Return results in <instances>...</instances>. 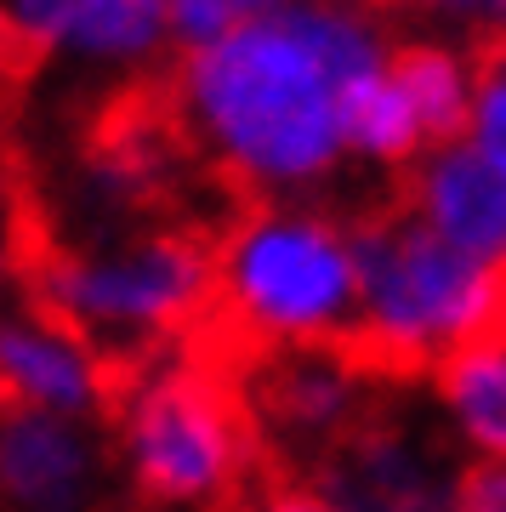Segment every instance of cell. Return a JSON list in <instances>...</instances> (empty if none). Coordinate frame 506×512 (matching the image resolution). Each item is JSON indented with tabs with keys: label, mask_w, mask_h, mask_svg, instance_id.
I'll return each instance as SVG.
<instances>
[{
	"label": "cell",
	"mask_w": 506,
	"mask_h": 512,
	"mask_svg": "<svg viewBox=\"0 0 506 512\" xmlns=\"http://www.w3.org/2000/svg\"><path fill=\"white\" fill-rule=\"evenodd\" d=\"M342 148H347V165H364V171H381V177H404L427 154V137H421L416 114H410V103H404V92L393 86L387 69L347 92Z\"/></svg>",
	"instance_id": "obj_14"
},
{
	"label": "cell",
	"mask_w": 506,
	"mask_h": 512,
	"mask_svg": "<svg viewBox=\"0 0 506 512\" xmlns=\"http://www.w3.org/2000/svg\"><path fill=\"white\" fill-rule=\"evenodd\" d=\"M398 205L433 228L438 239H450L455 251L495 262L506 256V160H489L484 148H472L467 137L444 148H427L404 177H398Z\"/></svg>",
	"instance_id": "obj_11"
},
{
	"label": "cell",
	"mask_w": 506,
	"mask_h": 512,
	"mask_svg": "<svg viewBox=\"0 0 506 512\" xmlns=\"http://www.w3.org/2000/svg\"><path fill=\"white\" fill-rule=\"evenodd\" d=\"M29 57H69L86 69H148L171 46L165 0H0Z\"/></svg>",
	"instance_id": "obj_10"
},
{
	"label": "cell",
	"mask_w": 506,
	"mask_h": 512,
	"mask_svg": "<svg viewBox=\"0 0 506 512\" xmlns=\"http://www.w3.org/2000/svg\"><path fill=\"white\" fill-rule=\"evenodd\" d=\"M359 274L347 217L330 205L256 200L211 234V313L188 336L245 370L262 353L353 342Z\"/></svg>",
	"instance_id": "obj_2"
},
{
	"label": "cell",
	"mask_w": 506,
	"mask_h": 512,
	"mask_svg": "<svg viewBox=\"0 0 506 512\" xmlns=\"http://www.w3.org/2000/svg\"><path fill=\"white\" fill-rule=\"evenodd\" d=\"M114 490L103 421L0 410V512H103Z\"/></svg>",
	"instance_id": "obj_7"
},
{
	"label": "cell",
	"mask_w": 506,
	"mask_h": 512,
	"mask_svg": "<svg viewBox=\"0 0 506 512\" xmlns=\"http://www.w3.org/2000/svg\"><path fill=\"white\" fill-rule=\"evenodd\" d=\"M308 484L336 512H450L455 473L444 450L398 416H370L330 456L308 467Z\"/></svg>",
	"instance_id": "obj_9"
},
{
	"label": "cell",
	"mask_w": 506,
	"mask_h": 512,
	"mask_svg": "<svg viewBox=\"0 0 506 512\" xmlns=\"http://www.w3.org/2000/svg\"><path fill=\"white\" fill-rule=\"evenodd\" d=\"M393 23L376 0H285L234 35L177 52L165 74V114L188 160L234 188V205H319L347 171L342 103L387 69Z\"/></svg>",
	"instance_id": "obj_1"
},
{
	"label": "cell",
	"mask_w": 506,
	"mask_h": 512,
	"mask_svg": "<svg viewBox=\"0 0 506 512\" xmlns=\"http://www.w3.org/2000/svg\"><path fill=\"white\" fill-rule=\"evenodd\" d=\"M381 18H404L421 23V35H438V40H455V46H501V18H506V0H376Z\"/></svg>",
	"instance_id": "obj_15"
},
{
	"label": "cell",
	"mask_w": 506,
	"mask_h": 512,
	"mask_svg": "<svg viewBox=\"0 0 506 512\" xmlns=\"http://www.w3.org/2000/svg\"><path fill=\"white\" fill-rule=\"evenodd\" d=\"M347 239L359 274V325L347 348L370 376L410 382L450 348L501 330V268L455 251L398 200H376L347 217Z\"/></svg>",
	"instance_id": "obj_5"
},
{
	"label": "cell",
	"mask_w": 506,
	"mask_h": 512,
	"mask_svg": "<svg viewBox=\"0 0 506 512\" xmlns=\"http://www.w3.org/2000/svg\"><path fill=\"white\" fill-rule=\"evenodd\" d=\"M376 387L387 382L370 376L347 342L279 348L239 370V393H245L262 450L302 461V467L330 456L376 410Z\"/></svg>",
	"instance_id": "obj_6"
},
{
	"label": "cell",
	"mask_w": 506,
	"mask_h": 512,
	"mask_svg": "<svg viewBox=\"0 0 506 512\" xmlns=\"http://www.w3.org/2000/svg\"><path fill=\"white\" fill-rule=\"evenodd\" d=\"M484 52H495V46H484ZM484 52L455 46V40H438V35H398L393 40L387 74H393V86L404 92V103L416 114L427 148H444V143H461L467 137L472 86H478Z\"/></svg>",
	"instance_id": "obj_12"
},
{
	"label": "cell",
	"mask_w": 506,
	"mask_h": 512,
	"mask_svg": "<svg viewBox=\"0 0 506 512\" xmlns=\"http://www.w3.org/2000/svg\"><path fill=\"white\" fill-rule=\"evenodd\" d=\"M103 433L120 490L148 512H234L268 478L239 370L194 342L120 370Z\"/></svg>",
	"instance_id": "obj_3"
},
{
	"label": "cell",
	"mask_w": 506,
	"mask_h": 512,
	"mask_svg": "<svg viewBox=\"0 0 506 512\" xmlns=\"http://www.w3.org/2000/svg\"><path fill=\"white\" fill-rule=\"evenodd\" d=\"M114 370L80 342L57 313H46L18 279L0 285V410L103 421Z\"/></svg>",
	"instance_id": "obj_8"
},
{
	"label": "cell",
	"mask_w": 506,
	"mask_h": 512,
	"mask_svg": "<svg viewBox=\"0 0 506 512\" xmlns=\"http://www.w3.org/2000/svg\"><path fill=\"white\" fill-rule=\"evenodd\" d=\"M279 6L285 0H165V35L177 52H194V46H211L245 23L268 18Z\"/></svg>",
	"instance_id": "obj_16"
},
{
	"label": "cell",
	"mask_w": 506,
	"mask_h": 512,
	"mask_svg": "<svg viewBox=\"0 0 506 512\" xmlns=\"http://www.w3.org/2000/svg\"><path fill=\"white\" fill-rule=\"evenodd\" d=\"M438 404L450 410L472 461H501L506 450V342L501 330H484L461 348H450L427 370Z\"/></svg>",
	"instance_id": "obj_13"
},
{
	"label": "cell",
	"mask_w": 506,
	"mask_h": 512,
	"mask_svg": "<svg viewBox=\"0 0 506 512\" xmlns=\"http://www.w3.org/2000/svg\"><path fill=\"white\" fill-rule=\"evenodd\" d=\"M450 512H506L501 461H467V467L455 473V507Z\"/></svg>",
	"instance_id": "obj_19"
},
{
	"label": "cell",
	"mask_w": 506,
	"mask_h": 512,
	"mask_svg": "<svg viewBox=\"0 0 506 512\" xmlns=\"http://www.w3.org/2000/svg\"><path fill=\"white\" fill-rule=\"evenodd\" d=\"M35 228H40V222L29 217L23 194H12L6 177H0V285H6V279H18V262H23V251H29Z\"/></svg>",
	"instance_id": "obj_18"
},
{
	"label": "cell",
	"mask_w": 506,
	"mask_h": 512,
	"mask_svg": "<svg viewBox=\"0 0 506 512\" xmlns=\"http://www.w3.org/2000/svg\"><path fill=\"white\" fill-rule=\"evenodd\" d=\"M211 234L194 222H154L114 239L69 245L35 228L18 262V285L46 313H57L80 342H91V353L120 376L182 348L205 325Z\"/></svg>",
	"instance_id": "obj_4"
},
{
	"label": "cell",
	"mask_w": 506,
	"mask_h": 512,
	"mask_svg": "<svg viewBox=\"0 0 506 512\" xmlns=\"http://www.w3.org/2000/svg\"><path fill=\"white\" fill-rule=\"evenodd\" d=\"M234 512H336L325 495L313 490L308 478H290V473H268L256 484Z\"/></svg>",
	"instance_id": "obj_17"
},
{
	"label": "cell",
	"mask_w": 506,
	"mask_h": 512,
	"mask_svg": "<svg viewBox=\"0 0 506 512\" xmlns=\"http://www.w3.org/2000/svg\"><path fill=\"white\" fill-rule=\"evenodd\" d=\"M23 63H29V52H23V40L12 35V23H6V12H0V80H12Z\"/></svg>",
	"instance_id": "obj_20"
}]
</instances>
